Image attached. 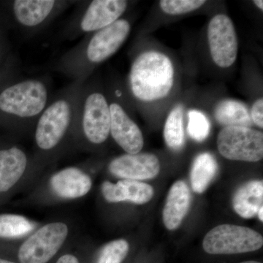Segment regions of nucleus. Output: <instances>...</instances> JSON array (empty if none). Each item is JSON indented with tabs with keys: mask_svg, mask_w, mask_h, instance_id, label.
<instances>
[{
	"mask_svg": "<svg viewBox=\"0 0 263 263\" xmlns=\"http://www.w3.org/2000/svg\"><path fill=\"white\" fill-rule=\"evenodd\" d=\"M176 79L174 62L166 53L147 50L136 57L129 74V87L137 101H162L172 92Z\"/></svg>",
	"mask_w": 263,
	"mask_h": 263,
	"instance_id": "nucleus-1",
	"label": "nucleus"
},
{
	"mask_svg": "<svg viewBox=\"0 0 263 263\" xmlns=\"http://www.w3.org/2000/svg\"><path fill=\"white\" fill-rule=\"evenodd\" d=\"M47 86L38 79L11 85L0 94V110L20 119L40 117L48 105Z\"/></svg>",
	"mask_w": 263,
	"mask_h": 263,
	"instance_id": "nucleus-2",
	"label": "nucleus"
},
{
	"mask_svg": "<svg viewBox=\"0 0 263 263\" xmlns=\"http://www.w3.org/2000/svg\"><path fill=\"white\" fill-rule=\"evenodd\" d=\"M73 96L61 97L53 100L40 116L35 141L41 149H53L65 136L77 110Z\"/></svg>",
	"mask_w": 263,
	"mask_h": 263,
	"instance_id": "nucleus-3",
	"label": "nucleus"
},
{
	"mask_svg": "<svg viewBox=\"0 0 263 263\" xmlns=\"http://www.w3.org/2000/svg\"><path fill=\"white\" fill-rule=\"evenodd\" d=\"M262 235L250 229L233 224H221L210 230L202 247L211 254H235L254 252L262 247Z\"/></svg>",
	"mask_w": 263,
	"mask_h": 263,
	"instance_id": "nucleus-4",
	"label": "nucleus"
},
{
	"mask_svg": "<svg viewBox=\"0 0 263 263\" xmlns=\"http://www.w3.org/2000/svg\"><path fill=\"white\" fill-rule=\"evenodd\" d=\"M217 148L224 158L255 162L263 157V133L247 127H224L218 135Z\"/></svg>",
	"mask_w": 263,
	"mask_h": 263,
	"instance_id": "nucleus-5",
	"label": "nucleus"
},
{
	"mask_svg": "<svg viewBox=\"0 0 263 263\" xmlns=\"http://www.w3.org/2000/svg\"><path fill=\"white\" fill-rule=\"evenodd\" d=\"M67 234L68 228L64 223L43 226L20 247L19 260L22 263H47L61 248Z\"/></svg>",
	"mask_w": 263,
	"mask_h": 263,
	"instance_id": "nucleus-6",
	"label": "nucleus"
},
{
	"mask_svg": "<svg viewBox=\"0 0 263 263\" xmlns=\"http://www.w3.org/2000/svg\"><path fill=\"white\" fill-rule=\"evenodd\" d=\"M208 43L211 57L216 65L228 68L238 56V43L233 21L223 13L214 15L208 25Z\"/></svg>",
	"mask_w": 263,
	"mask_h": 263,
	"instance_id": "nucleus-7",
	"label": "nucleus"
},
{
	"mask_svg": "<svg viewBox=\"0 0 263 263\" xmlns=\"http://www.w3.org/2000/svg\"><path fill=\"white\" fill-rule=\"evenodd\" d=\"M81 124L86 139L93 144H101L110 135V112L105 95L91 91L85 95L81 105Z\"/></svg>",
	"mask_w": 263,
	"mask_h": 263,
	"instance_id": "nucleus-8",
	"label": "nucleus"
},
{
	"mask_svg": "<svg viewBox=\"0 0 263 263\" xmlns=\"http://www.w3.org/2000/svg\"><path fill=\"white\" fill-rule=\"evenodd\" d=\"M130 31V23L127 19L120 18L111 25L95 32L85 46V61L90 65L106 61L122 47Z\"/></svg>",
	"mask_w": 263,
	"mask_h": 263,
	"instance_id": "nucleus-9",
	"label": "nucleus"
},
{
	"mask_svg": "<svg viewBox=\"0 0 263 263\" xmlns=\"http://www.w3.org/2000/svg\"><path fill=\"white\" fill-rule=\"evenodd\" d=\"M109 171L121 179L135 181L153 179L160 173V160L153 154H126L112 160Z\"/></svg>",
	"mask_w": 263,
	"mask_h": 263,
	"instance_id": "nucleus-10",
	"label": "nucleus"
},
{
	"mask_svg": "<svg viewBox=\"0 0 263 263\" xmlns=\"http://www.w3.org/2000/svg\"><path fill=\"white\" fill-rule=\"evenodd\" d=\"M110 112V134L127 154L140 153L144 144L143 134L136 122L120 104L109 103Z\"/></svg>",
	"mask_w": 263,
	"mask_h": 263,
	"instance_id": "nucleus-11",
	"label": "nucleus"
},
{
	"mask_svg": "<svg viewBox=\"0 0 263 263\" xmlns=\"http://www.w3.org/2000/svg\"><path fill=\"white\" fill-rule=\"evenodd\" d=\"M124 0H95L91 2L81 17L79 27L84 32H95L111 25L127 10Z\"/></svg>",
	"mask_w": 263,
	"mask_h": 263,
	"instance_id": "nucleus-12",
	"label": "nucleus"
},
{
	"mask_svg": "<svg viewBox=\"0 0 263 263\" xmlns=\"http://www.w3.org/2000/svg\"><path fill=\"white\" fill-rule=\"evenodd\" d=\"M102 193L110 202L129 201L142 205L152 200L155 191L148 183L124 179L117 183L105 181L102 184Z\"/></svg>",
	"mask_w": 263,
	"mask_h": 263,
	"instance_id": "nucleus-13",
	"label": "nucleus"
},
{
	"mask_svg": "<svg viewBox=\"0 0 263 263\" xmlns=\"http://www.w3.org/2000/svg\"><path fill=\"white\" fill-rule=\"evenodd\" d=\"M91 178L76 167H67L53 175L51 179L52 190L58 196L65 199L79 198L89 193Z\"/></svg>",
	"mask_w": 263,
	"mask_h": 263,
	"instance_id": "nucleus-14",
	"label": "nucleus"
},
{
	"mask_svg": "<svg viewBox=\"0 0 263 263\" xmlns=\"http://www.w3.org/2000/svg\"><path fill=\"white\" fill-rule=\"evenodd\" d=\"M191 195L183 181H178L170 189L163 210L164 226L170 230L181 226L190 209Z\"/></svg>",
	"mask_w": 263,
	"mask_h": 263,
	"instance_id": "nucleus-15",
	"label": "nucleus"
},
{
	"mask_svg": "<svg viewBox=\"0 0 263 263\" xmlns=\"http://www.w3.org/2000/svg\"><path fill=\"white\" fill-rule=\"evenodd\" d=\"M58 2L53 0H15L13 13L17 22L24 27L42 25L54 13Z\"/></svg>",
	"mask_w": 263,
	"mask_h": 263,
	"instance_id": "nucleus-16",
	"label": "nucleus"
},
{
	"mask_svg": "<svg viewBox=\"0 0 263 263\" xmlns=\"http://www.w3.org/2000/svg\"><path fill=\"white\" fill-rule=\"evenodd\" d=\"M27 164V156L20 148L0 150V193L8 191L18 182Z\"/></svg>",
	"mask_w": 263,
	"mask_h": 263,
	"instance_id": "nucleus-17",
	"label": "nucleus"
},
{
	"mask_svg": "<svg viewBox=\"0 0 263 263\" xmlns=\"http://www.w3.org/2000/svg\"><path fill=\"white\" fill-rule=\"evenodd\" d=\"M262 205V181L246 183L237 190L233 196V209L238 215L245 219H251L257 215Z\"/></svg>",
	"mask_w": 263,
	"mask_h": 263,
	"instance_id": "nucleus-18",
	"label": "nucleus"
},
{
	"mask_svg": "<svg viewBox=\"0 0 263 263\" xmlns=\"http://www.w3.org/2000/svg\"><path fill=\"white\" fill-rule=\"evenodd\" d=\"M214 116L224 127H250L252 124L248 108L237 100H222L214 108Z\"/></svg>",
	"mask_w": 263,
	"mask_h": 263,
	"instance_id": "nucleus-19",
	"label": "nucleus"
},
{
	"mask_svg": "<svg viewBox=\"0 0 263 263\" xmlns=\"http://www.w3.org/2000/svg\"><path fill=\"white\" fill-rule=\"evenodd\" d=\"M218 171V164L215 157L209 152L200 154L194 160L190 173V181L193 191L202 193Z\"/></svg>",
	"mask_w": 263,
	"mask_h": 263,
	"instance_id": "nucleus-20",
	"label": "nucleus"
},
{
	"mask_svg": "<svg viewBox=\"0 0 263 263\" xmlns=\"http://www.w3.org/2000/svg\"><path fill=\"white\" fill-rule=\"evenodd\" d=\"M164 138L171 149L178 151L183 146L185 136L182 105H176L167 116L164 127Z\"/></svg>",
	"mask_w": 263,
	"mask_h": 263,
	"instance_id": "nucleus-21",
	"label": "nucleus"
},
{
	"mask_svg": "<svg viewBox=\"0 0 263 263\" xmlns=\"http://www.w3.org/2000/svg\"><path fill=\"white\" fill-rule=\"evenodd\" d=\"M34 224L24 216L14 214L0 215V238H18L34 229Z\"/></svg>",
	"mask_w": 263,
	"mask_h": 263,
	"instance_id": "nucleus-22",
	"label": "nucleus"
},
{
	"mask_svg": "<svg viewBox=\"0 0 263 263\" xmlns=\"http://www.w3.org/2000/svg\"><path fill=\"white\" fill-rule=\"evenodd\" d=\"M211 124L206 115L198 110H190L188 113L189 136L197 142L205 141L209 136Z\"/></svg>",
	"mask_w": 263,
	"mask_h": 263,
	"instance_id": "nucleus-23",
	"label": "nucleus"
},
{
	"mask_svg": "<svg viewBox=\"0 0 263 263\" xmlns=\"http://www.w3.org/2000/svg\"><path fill=\"white\" fill-rule=\"evenodd\" d=\"M204 0H162L160 2V9L166 14L182 15L191 13L205 4Z\"/></svg>",
	"mask_w": 263,
	"mask_h": 263,
	"instance_id": "nucleus-24",
	"label": "nucleus"
},
{
	"mask_svg": "<svg viewBox=\"0 0 263 263\" xmlns=\"http://www.w3.org/2000/svg\"><path fill=\"white\" fill-rule=\"evenodd\" d=\"M129 252L127 240H113L103 247L98 263H122Z\"/></svg>",
	"mask_w": 263,
	"mask_h": 263,
	"instance_id": "nucleus-25",
	"label": "nucleus"
},
{
	"mask_svg": "<svg viewBox=\"0 0 263 263\" xmlns=\"http://www.w3.org/2000/svg\"><path fill=\"white\" fill-rule=\"evenodd\" d=\"M250 118L252 123L256 126L263 128V99H257L252 105L251 109Z\"/></svg>",
	"mask_w": 263,
	"mask_h": 263,
	"instance_id": "nucleus-26",
	"label": "nucleus"
},
{
	"mask_svg": "<svg viewBox=\"0 0 263 263\" xmlns=\"http://www.w3.org/2000/svg\"><path fill=\"white\" fill-rule=\"evenodd\" d=\"M57 263H79V262L75 256L71 255V254H65V255L62 256L57 260Z\"/></svg>",
	"mask_w": 263,
	"mask_h": 263,
	"instance_id": "nucleus-27",
	"label": "nucleus"
},
{
	"mask_svg": "<svg viewBox=\"0 0 263 263\" xmlns=\"http://www.w3.org/2000/svg\"><path fill=\"white\" fill-rule=\"evenodd\" d=\"M253 3L258 9L260 10L261 11L263 10V2L262 0H255L253 1Z\"/></svg>",
	"mask_w": 263,
	"mask_h": 263,
	"instance_id": "nucleus-28",
	"label": "nucleus"
},
{
	"mask_svg": "<svg viewBox=\"0 0 263 263\" xmlns=\"http://www.w3.org/2000/svg\"><path fill=\"white\" fill-rule=\"evenodd\" d=\"M262 212H263V207L261 208V209H259L258 213H257V215H258L259 220H260L261 221H263Z\"/></svg>",
	"mask_w": 263,
	"mask_h": 263,
	"instance_id": "nucleus-29",
	"label": "nucleus"
},
{
	"mask_svg": "<svg viewBox=\"0 0 263 263\" xmlns=\"http://www.w3.org/2000/svg\"><path fill=\"white\" fill-rule=\"evenodd\" d=\"M0 263H15L10 262V261L5 260V259H0Z\"/></svg>",
	"mask_w": 263,
	"mask_h": 263,
	"instance_id": "nucleus-30",
	"label": "nucleus"
},
{
	"mask_svg": "<svg viewBox=\"0 0 263 263\" xmlns=\"http://www.w3.org/2000/svg\"><path fill=\"white\" fill-rule=\"evenodd\" d=\"M240 263H261L259 262H257V261H246V262H240Z\"/></svg>",
	"mask_w": 263,
	"mask_h": 263,
	"instance_id": "nucleus-31",
	"label": "nucleus"
}]
</instances>
